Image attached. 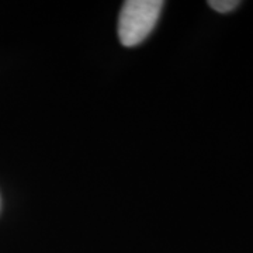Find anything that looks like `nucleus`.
Returning <instances> with one entry per match:
<instances>
[{
    "label": "nucleus",
    "mask_w": 253,
    "mask_h": 253,
    "mask_svg": "<svg viewBox=\"0 0 253 253\" xmlns=\"http://www.w3.org/2000/svg\"><path fill=\"white\" fill-rule=\"evenodd\" d=\"M163 4L161 0L126 1L118 18V37L121 44L134 46L142 42L154 30Z\"/></svg>",
    "instance_id": "f257e3e1"
},
{
    "label": "nucleus",
    "mask_w": 253,
    "mask_h": 253,
    "mask_svg": "<svg viewBox=\"0 0 253 253\" xmlns=\"http://www.w3.org/2000/svg\"><path fill=\"white\" fill-rule=\"evenodd\" d=\"M208 4L219 13H228L235 9L236 6H239V1L238 0H210Z\"/></svg>",
    "instance_id": "f03ea898"
}]
</instances>
